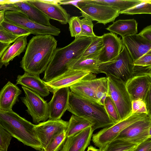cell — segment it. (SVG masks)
Returning <instances> with one entry per match:
<instances>
[{
  "label": "cell",
  "mask_w": 151,
  "mask_h": 151,
  "mask_svg": "<svg viewBox=\"0 0 151 151\" xmlns=\"http://www.w3.org/2000/svg\"><path fill=\"white\" fill-rule=\"evenodd\" d=\"M57 45V41L52 35L33 36L27 45L20 67L25 72L40 75L46 70Z\"/></svg>",
  "instance_id": "6da1fadb"
},
{
  "label": "cell",
  "mask_w": 151,
  "mask_h": 151,
  "mask_svg": "<svg viewBox=\"0 0 151 151\" xmlns=\"http://www.w3.org/2000/svg\"><path fill=\"white\" fill-rule=\"evenodd\" d=\"M95 37L75 38L73 41L66 46L56 48L45 71L43 80L45 82H48L69 70L70 63L81 57Z\"/></svg>",
  "instance_id": "7a4b0ae2"
},
{
  "label": "cell",
  "mask_w": 151,
  "mask_h": 151,
  "mask_svg": "<svg viewBox=\"0 0 151 151\" xmlns=\"http://www.w3.org/2000/svg\"><path fill=\"white\" fill-rule=\"evenodd\" d=\"M67 110L73 114L89 122L94 130L115 124L104 106L70 91Z\"/></svg>",
  "instance_id": "3957f363"
},
{
  "label": "cell",
  "mask_w": 151,
  "mask_h": 151,
  "mask_svg": "<svg viewBox=\"0 0 151 151\" xmlns=\"http://www.w3.org/2000/svg\"><path fill=\"white\" fill-rule=\"evenodd\" d=\"M0 123L12 137L24 145L40 151L42 145L34 130L35 125L13 110H0Z\"/></svg>",
  "instance_id": "277c9868"
},
{
  "label": "cell",
  "mask_w": 151,
  "mask_h": 151,
  "mask_svg": "<svg viewBox=\"0 0 151 151\" xmlns=\"http://www.w3.org/2000/svg\"><path fill=\"white\" fill-rule=\"evenodd\" d=\"M133 61L128 51L123 45L119 55L113 60L100 64L99 73L107 77L120 80L125 83L133 76Z\"/></svg>",
  "instance_id": "5b68a950"
},
{
  "label": "cell",
  "mask_w": 151,
  "mask_h": 151,
  "mask_svg": "<svg viewBox=\"0 0 151 151\" xmlns=\"http://www.w3.org/2000/svg\"><path fill=\"white\" fill-rule=\"evenodd\" d=\"M81 11V17L105 25L114 21L119 12L110 6L96 3L91 0L76 1L75 6Z\"/></svg>",
  "instance_id": "8992f818"
},
{
  "label": "cell",
  "mask_w": 151,
  "mask_h": 151,
  "mask_svg": "<svg viewBox=\"0 0 151 151\" xmlns=\"http://www.w3.org/2000/svg\"><path fill=\"white\" fill-rule=\"evenodd\" d=\"M107 80V96L109 97L115 104L120 121L132 114L131 97L126 88L125 83L110 77Z\"/></svg>",
  "instance_id": "52a82bcc"
},
{
  "label": "cell",
  "mask_w": 151,
  "mask_h": 151,
  "mask_svg": "<svg viewBox=\"0 0 151 151\" xmlns=\"http://www.w3.org/2000/svg\"><path fill=\"white\" fill-rule=\"evenodd\" d=\"M147 115L145 113L132 114L126 118L111 126L104 128L93 134L92 140L95 146L102 149L114 140L127 127L136 121L145 119Z\"/></svg>",
  "instance_id": "ba28073f"
},
{
  "label": "cell",
  "mask_w": 151,
  "mask_h": 151,
  "mask_svg": "<svg viewBox=\"0 0 151 151\" xmlns=\"http://www.w3.org/2000/svg\"><path fill=\"white\" fill-rule=\"evenodd\" d=\"M5 18L6 20L36 35H48L57 36L61 32L60 29L55 26H46L34 21L20 11H6Z\"/></svg>",
  "instance_id": "9c48e42d"
},
{
  "label": "cell",
  "mask_w": 151,
  "mask_h": 151,
  "mask_svg": "<svg viewBox=\"0 0 151 151\" xmlns=\"http://www.w3.org/2000/svg\"><path fill=\"white\" fill-rule=\"evenodd\" d=\"M25 96L20 97L22 102L27 108L26 111L32 117L33 122L37 124L49 118L48 103L39 94L22 86Z\"/></svg>",
  "instance_id": "30bf717a"
},
{
  "label": "cell",
  "mask_w": 151,
  "mask_h": 151,
  "mask_svg": "<svg viewBox=\"0 0 151 151\" xmlns=\"http://www.w3.org/2000/svg\"><path fill=\"white\" fill-rule=\"evenodd\" d=\"M151 115L148 114L145 119L136 121L126 127L114 139L139 144L151 138Z\"/></svg>",
  "instance_id": "8fae6325"
},
{
  "label": "cell",
  "mask_w": 151,
  "mask_h": 151,
  "mask_svg": "<svg viewBox=\"0 0 151 151\" xmlns=\"http://www.w3.org/2000/svg\"><path fill=\"white\" fill-rule=\"evenodd\" d=\"M68 122L60 119H49L35 125L34 132L42 148L44 149L51 140L58 133L66 129Z\"/></svg>",
  "instance_id": "7c38bea8"
},
{
  "label": "cell",
  "mask_w": 151,
  "mask_h": 151,
  "mask_svg": "<svg viewBox=\"0 0 151 151\" xmlns=\"http://www.w3.org/2000/svg\"><path fill=\"white\" fill-rule=\"evenodd\" d=\"M106 80V77L97 78L94 74L90 73L69 88L75 94L98 103L95 95L96 91Z\"/></svg>",
  "instance_id": "4fadbf2b"
},
{
  "label": "cell",
  "mask_w": 151,
  "mask_h": 151,
  "mask_svg": "<svg viewBox=\"0 0 151 151\" xmlns=\"http://www.w3.org/2000/svg\"><path fill=\"white\" fill-rule=\"evenodd\" d=\"M27 0L50 19L57 20L63 24L68 23L70 16L58 3L59 1Z\"/></svg>",
  "instance_id": "5bb4252c"
},
{
  "label": "cell",
  "mask_w": 151,
  "mask_h": 151,
  "mask_svg": "<svg viewBox=\"0 0 151 151\" xmlns=\"http://www.w3.org/2000/svg\"><path fill=\"white\" fill-rule=\"evenodd\" d=\"M70 91L69 87H66L53 92L52 98L48 103L49 119H61L68 108Z\"/></svg>",
  "instance_id": "9a60e30c"
},
{
  "label": "cell",
  "mask_w": 151,
  "mask_h": 151,
  "mask_svg": "<svg viewBox=\"0 0 151 151\" xmlns=\"http://www.w3.org/2000/svg\"><path fill=\"white\" fill-rule=\"evenodd\" d=\"M101 37L104 46L98 58L100 64L114 59L122 51L123 45L122 40L115 33L104 34Z\"/></svg>",
  "instance_id": "2e32d148"
},
{
  "label": "cell",
  "mask_w": 151,
  "mask_h": 151,
  "mask_svg": "<svg viewBox=\"0 0 151 151\" xmlns=\"http://www.w3.org/2000/svg\"><path fill=\"white\" fill-rule=\"evenodd\" d=\"M125 85L132 101L141 99L144 101L146 95L151 89V75L133 76L127 81Z\"/></svg>",
  "instance_id": "e0dca14e"
},
{
  "label": "cell",
  "mask_w": 151,
  "mask_h": 151,
  "mask_svg": "<svg viewBox=\"0 0 151 151\" xmlns=\"http://www.w3.org/2000/svg\"><path fill=\"white\" fill-rule=\"evenodd\" d=\"M122 40L133 62L151 50V43L138 34L122 37Z\"/></svg>",
  "instance_id": "ac0fdd59"
},
{
  "label": "cell",
  "mask_w": 151,
  "mask_h": 151,
  "mask_svg": "<svg viewBox=\"0 0 151 151\" xmlns=\"http://www.w3.org/2000/svg\"><path fill=\"white\" fill-rule=\"evenodd\" d=\"M90 73H91L87 71L70 69L54 79L45 82L50 91L53 93L58 89L70 87Z\"/></svg>",
  "instance_id": "d6986e66"
},
{
  "label": "cell",
  "mask_w": 151,
  "mask_h": 151,
  "mask_svg": "<svg viewBox=\"0 0 151 151\" xmlns=\"http://www.w3.org/2000/svg\"><path fill=\"white\" fill-rule=\"evenodd\" d=\"M94 130L90 126L66 138L60 151H85L90 145Z\"/></svg>",
  "instance_id": "ffe728a7"
},
{
  "label": "cell",
  "mask_w": 151,
  "mask_h": 151,
  "mask_svg": "<svg viewBox=\"0 0 151 151\" xmlns=\"http://www.w3.org/2000/svg\"><path fill=\"white\" fill-rule=\"evenodd\" d=\"M39 75L25 72L22 75L17 76L16 84L20 85L42 97L47 96L50 94V91L45 82L40 79Z\"/></svg>",
  "instance_id": "44dd1931"
},
{
  "label": "cell",
  "mask_w": 151,
  "mask_h": 151,
  "mask_svg": "<svg viewBox=\"0 0 151 151\" xmlns=\"http://www.w3.org/2000/svg\"><path fill=\"white\" fill-rule=\"evenodd\" d=\"M22 91L16 85L9 81L0 91V110H12Z\"/></svg>",
  "instance_id": "7402d4cb"
},
{
  "label": "cell",
  "mask_w": 151,
  "mask_h": 151,
  "mask_svg": "<svg viewBox=\"0 0 151 151\" xmlns=\"http://www.w3.org/2000/svg\"><path fill=\"white\" fill-rule=\"evenodd\" d=\"M14 5L18 11L22 12L34 21L46 26L51 25L50 19L27 0H22Z\"/></svg>",
  "instance_id": "603a6c76"
},
{
  "label": "cell",
  "mask_w": 151,
  "mask_h": 151,
  "mask_svg": "<svg viewBox=\"0 0 151 151\" xmlns=\"http://www.w3.org/2000/svg\"><path fill=\"white\" fill-rule=\"evenodd\" d=\"M138 23L134 19H119L114 22L106 29L122 37L137 34Z\"/></svg>",
  "instance_id": "cb8c5ba5"
},
{
  "label": "cell",
  "mask_w": 151,
  "mask_h": 151,
  "mask_svg": "<svg viewBox=\"0 0 151 151\" xmlns=\"http://www.w3.org/2000/svg\"><path fill=\"white\" fill-rule=\"evenodd\" d=\"M28 35L18 37L5 51L0 58V61L6 67L16 56L20 55L26 48L28 44L27 38Z\"/></svg>",
  "instance_id": "d4e9b609"
},
{
  "label": "cell",
  "mask_w": 151,
  "mask_h": 151,
  "mask_svg": "<svg viewBox=\"0 0 151 151\" xmlns=\"http://www.w3.org/2000/svg\"><path fill=\"white\" fill-rule=\"evenodd\" d=\"M97 58L81 57L72 61L69 65V69L86 70L93 74L99 73L100 65Z\"/></svg>",
  "instance_id": "484cf974"
},
{
  "label": "cell",
  "mask_w": 151,
  "mask_h": 151,
  "mask_svg": "<svg viewBox=\"0 0 151 151\" xmlns=\"http://www.w3.org/2000/svg\"><path fill=\"white\" fill-rule=\"evenodd\" d=\"M68 122L65 131L66 138L73 136L88 127H92L87 120L74 114L71 116Z\"/></svg>",
  "instance_id": "4316f807"
},
{
  "label": "cell",
  "mask_w": 151,
  "mask_h": 151,
  "mask_svg": "<svg viewBox=\"0 0 151 151\" xmlns=\"http://www.w3.org/2000/svg\"><path fill=\"white\" fill-rule=\"evenodd\" d=\"M94 3L110 6L119 11L120 13L134 7L142 0H91Z\"/></svg>",
  "instance_id": "83f0119b"
},
{
  "label": "cell",
  "mask_w": 151,
  "mask_h": 151,
  "mask_svg": "<svg viewBox=\"0 0 151 151\" xmlns=\"http://www.w3.org/2000/svg\"><path fill=\"white\" fill-rule=\"evenodd\" d=\"M139 144L121 140L114 139L102 149V151H135Z\"/></svg>",
  "instance_id": "f1b7e54d"
},
{
  "label": "cell",
  "mask_w": 151,
  "mask_h": 151,
  "mask_svg": "<svg viewBox=\"0 0 151 151\" xmlns=\"http://www.w3.org/2000/svg\"><path fill=\"white\" fill-rule=\"evenodd\" d=\"M104 46L101 36H96L81 57L98 59Z\"/></svg>",
  "instance_id": "f546056e"
},
{
  "label": "cell",
  "mask_w": 151,
  "mask_h": 151,
  "mask_svg": "<svg viewBox=\"0 0 151 151\" xmlns=\"http://www.w3.org/2000/svg\"><path fill=\"white\" fill-rule=\"evenodd\" d=\"M120 14L131 15L143 14H151V0H142L139 4Z\"/></svg>",
  "instance_id": "4dcf8cb0"
},
{
  "label": "cell",
  "mask_w": 151,
  "mask_h": 151,
  "mask_svg": "<svg viewBox=\"0 0 151 151\" xmlns=\"http://www.w3.org/2000/svg\"><path fill=\"white\" fill-rule=\"evenodd\" d=\"M66 130H63L57 134L44 149V151L60 150L66 138Z\"/></svg>",
  "instance_id": "1f68e13d"
},
{
  "label": "cell",
  "mask_w": 151,
  "mask_h": 151,
  "mask_svg": "<svg viewBox=\"0 0 151 151\" xmlns=\"http://www.w3.org/2000/svg\"><path fill=\"white\" fill-rule=\"evenodd\" d=\"M0 25L6 30L14 35L18 37L29 36L31 34L28 31L5 20Z\"/></svg>",
  "instance_id": "d6a6232c"
},
{
  "label": "cell",
  "mask_w": 151,
  "mask_h": 151,
  "mask_svg": "<svg viewBox=\"0 0 151 151\" xmlns=\"http://www.w3.org/2000/svg\"><path fill=\"white\" fill-rule=\"evenodd\" d=\"M104 106L108 115L115 123L120 121L115 104L109 97H106Z\"/></svg>",
  "instance_id": "836d02e7"
},
{
  "label": "cell",
  "mask_w": 151,
  "mask_h": 151,
  "mask_svg": "<svg viewBox=\"0 0 151 151\" xmlns=\"http://www.w3.org/2000/svg\"><path fill=\"white\" fill-rule=\"evenodd\" d=\"M81 32L80 37H93L96 35L93 31V24L92 21L83 18L80 19Z\"/></svg>",
  "instance_id": "e575fe53"
},
{
  "label": "cell",
  "mask_w": 151,
  "mask_h": 151,
  "mask_svg": "<svg viewBox=\"0 0 151 151\" xmlns=\"http://www.w3.org/2000/svg\"><path fill=\"white\" fill-rule=\"evenodd\" d=\"M80 19L78 16H73L70 18L68 23L71 36L75 38L80 37L81 32Z\"/></svg>",
  "instance_id": "d590c367"
},
{
  "label": "cell",
  "mask_w": 151,
  "mask_h": 151,
  "mask_svg": "<svg viewBox=\"0 0 151 151\" xmlns=\"http://www.w3.org/2000/svg\"><path fill=\"white\" fill-rule=\"evenodd\" d=\"M12 137L0 123V151H7Z\"/></svg>",
  "instance_id": "8d00e7d4"
},
{
  "label": "cell",
  "mask_w": 151,
  "mask_h": 151,
  "mask_svg": "<svg viewBox=\"0 0 151 151\" xmlns=\"http://www.w3.org/2000/svg\"><path fill=\"white\" fill-rule=\"evenodd\" d=\"M145 113L148 114L145 104L142 99H138L132 102V114Z\"/></svg>",
  "instance_id": "74e56055"
},
{
  "label": "cell",
  "mask_w": 151,
  "mask_h": 151,
  "mask_svg": "<svg viewBox=\"0 0 151 151\" xmlns=\"http://www.w3.org/2000/svg\"><path fill=\"white\" fill-rule=\"evenodd\" d=\"M19 37L7 31L0 24V41L11 43L14 42Z\"/></svg>",
  "instance_id": "f35d334b"
},
{
  "label": "cell",
  "mask_w": 151,
  "mask_h": 151,
  "mask_svg": "<svg viewBox=\"0 0 151 151\" xmlns=\"http://www.w3.org/2000/svg\"><path fill=\"white\" fill-rule=\"evenodd\" d=\"M133 64L142 66H151V50L134 61Z\"/></svg>",
  "instance_id": "ab89813d"
},
{
  "label": "cell",
  "mask_w": 151,
  "mask_h": 151,
  "mask_svg": "<svg viewBox=\"0 0 151 151\" xmlns=\"http://www.w3.org/2000/svg\"><path fill=\"white\" fill-rule=\"evenodd\" d=\"M151 66H142L134 65L133 76L147 75H151Z\"/></svg>",
  "instance_id": "60d3db41"
},
{
  "label": "cell",
  "mask_w": 151,
  "mask_h": 151,
  "mask_svg": "<svg viewBox=\"0 0 151 151\" xmlns=\"http://www.w3.org/2000/svg\"><path fill=\"white\" fill-rule=\"evenodd\" d=\"M108 92L107 80L104 81L97 88L95 94L96 99L99 103V101L102 96Z\"/></svg>",
  "instance_id": "b9f144b4"
},
{
  "label": "cell",
  "mask_w": 151,
  "mask_h": 151,
  "mask_svg": "<svg viewBox=\"0 0 151 151\" xmlns=\"http://www.w3.org/2000/svg\"><path fill=\"white\" fill-rule=\"evenodd\" d=\"M151 150V138L139 144L135 151H149Z\"/></svg>",
  "instance_id": "7bdbcfd3"
},
{
  "label": "cell",
  "mask_w": 151,
  "mask_h": 151,
  "mask_svg": "<svg viewBox=\"0 0 151 151\" xmlns=\"http://www.w3.org/2000/svg\"><path fill=\"white\" fill-rule=\"evenodd\" d=\"M138 34L151 43V25L148 26L144 28Z\"/></svg>",
  "instance_id": "ee69618b"
},
{
  "label": "cell",
  "mask_w": 151,
  "mask_h": 151,
  "mask_svg": "<svg viewBox=\"0 0 151 151\" xmlns=\"http://www.w3.org/2000/svg\"><path fill=\"white\" fill-rule=\"evenodd\" d=\"M144 101L145 104L148 114L151 115V90H150L146 95Z\"/></svg>",
  "instance_id": "f6af8a7d"
},
{
  "label": "cell",
  "mask_w": 151,
  "mask_h": 151,
  "mask_svg": "<svg viewBox=\"0 0 151 151\" xmlns=\"http://www.w3.org/2000/svg\"><path fill=\"white\" fill-rule=\"evenodd\" d=\"M11 43L0 41V58L6 49L11 45Z\"/></svg>",
  "instance_id": "bcb514c9"
},
{
  "label": "cell",
  "mask_w": 151,
  "mask_h": 151,
  "mask_svg": "<svg viewBox=\"0 0 151 151\" xmlns=\"http://www.w3.org/2000/svg\"><path fill=\"white\" fill-rule=\"evenodd\" d=\"M5 10H0V24L5 20Z\"/></svg>",
  "instance_id": "7dc6e473"
},
{
  "label": "cell",
  "mask_w": 151,
  "mask_h": 151,
  "mask_svg": "<svg viewBox=\"0 0 151 151\" xmlns=\"http://www.w3.org/2000/svg\"><path fill=\"white\" fill-rule=\"evenodd\" d=\"M87 151H102V150L101 149H97L96 147L92 146H89Z\"/></svg>",
  "instance_id": "c3c4849f"
},
{
  "label": "cell",
  "mask_w": 151,
  "mask_h": 151,
  "mask_svg": "<svg viewBox=\"0 0 151 151\" xmlns=\"http://www.w3.org/2000/svg\"><path fill=\"white\" fill-rule=\"evenodd\" d=\"M3 65V64L0 61V69L2 67Z\"/></svg>",
  "instance_id": "681fc988"
},
{
  "label": "cell",
  "mask_w": 151,
  "mask_h": 151,
  "mask_svg": "<svg viewBox=\"0 0 151 151\" xmlns=\"http://www.w3.org/2000/svg\"><path fill=\"white\" fill-rule=\"evenodd\" d=\"M39 151H44V150L43 148H42Z\"/></svg>",
  "instance_id": "f907efd6"
},
{
  "label": "cell",
  "mask_w": 151,
  "mask_h": 151,
  "mask_svg": "<svg viewBox=\"0 0 151 151\" xmlns=\"http://www.w3.org/2000/svg\"><path fill=\"white\" fill-rule=\"evenodd\" d=\"M151 151V150H150V151Z\"/></svg>",
  "instance_id": "816d5d0a"
}]
</instances>
